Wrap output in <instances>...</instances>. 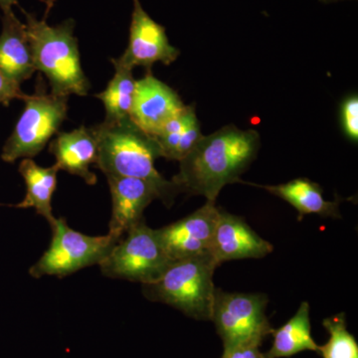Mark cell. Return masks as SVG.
<instances>
[{"label": "cell", "instance_id": "cell-8", "mask_svg": "<svg viewBox=\"0 0 358 358\" xmlns=\"http://www.w3.org/2000/svg\"><path fill=\"white\" fill-rule=\"evenodd\" d=\"M267 305L264 294L227 293L216 288L211 320L222 339L224 350L246 343L262 345L274 331L266 315Z\"/></svg>", "mask_w": 358, "mask_h": 358}, {"label": "cell", "instance_id": "cell-2", "mask_svg": "<svg viewBox=\"0 0 358 358\" xmlns=\"http://www.w3.org/2000/svg\"><path fill=\"white\" fill-rule=\"evenodd\" d=\"M91 128L98 143L96 169L106 176L140 178L154 183L164 195V204L171 206L178 188L155 169V160L162 154L154 136L138 128L131 117L103 121Z\"/></svg>", "mask_w": 358, "mask_h": 358}, {"label": "cell", "instance_id": "cell-7", "mask_svg": "<svg viewBox=\"0 0 358 358\" xmlns=\"http://www.w3.org/2000/svg\"><path fill=\"white\" fill-rule=\"evenodd\" d=\"M52 239L48 249L29 268L34 279L44 275L63 278L82 268L99 265L119 239L108 233L89 236L72 229L65 218H56L50 225Z\"/></svg>", "mask_w": 358, "mask_h": 358}, {"label": "cell", "instance_id": "cell-10", "mask_svg": "<svg viewBox=\"0 0 358 358\" xmlns=\"http://www.w3.org/2000/svg\"><path fill=\"white\" fill-rule=\"evenodd\" d=\"M179 53L178 49L169 43L166 28L145 13L140 0H134L128 48L117 60L133 70L141 66L150 71L155 63L171 65Z\"/></svg>", "mask_w": 358, "mask_h": 358}, {"label": "cell", "instance_id": "cell-13", "mask_svg": "<svg viewBox=\"0 0 358 358\" xmlns=\"http://www.w3.org/2000/svg\"><path fill=\"white\" fill-rule=\"evenodd\" d=\"M274 246L259 236L243 218L220 208L210 248L218 265L238 259H260L272 253Z\"/></svg>", "mask_w": 358, "mask_h": 358}, {"label": "cell", "instance_id": "cell-9", "mask_svg": "<svg viewBox=\"0 0 358 358\" xmlns=\"http://www.w3.org/2000/svg\"><path fill=\"white\" fill-rule=\"evenodd\" d=\"M219 214L220 208L215 202L207 201L186 217L157 229L171 260L176 262L210 253Z\"/></svg>", "mask_w": 358, "mask_h": 358}, {"label": "cell", "instance_id": "cell-19", "mask_svg": "<svg viewBox=\"0 0 358 358\" xmlns=\"http://www.w3.org/2000/svg\"><path fill=\"white\" fill-rule=\"evenodd\" d=\"M310 331V305L308 301H303L292 319L273 331L272 346L265 353V357H289L306 350L319 352L320 345L313 338Z\"/></svg>", "mask_w": 358, "mask_h": 358}, {"label": "cell", "instance_id": "cell-24", "mask_svg": "<svg viewBox=\"0 0 358 358\" xmlns=\"http://www.w3.org/2000/svg\"><path fill=\"white\" fill-rule=\"evenodd\" d=\"M260 346L256 343H246L224 350L221 358H266L265 353L260 352Z\"/></svg>", "mask_w": 358, "mask_h": 358}, {"label": "cell", "instance_id": "cell-5", "mask_svg": "<svg viewBox=\"0 0 358 358\" xmlns=\"http://www.w3.org/2000/svg\"><path fill=\"white\" fill-rule=\"evenodd\" d=\"M23 101L22 115L2 148L1 159L9 164L36 157L67 117L68 96L47 93L40 76L35 93Z\"/></svg>", "mask_w": 358, "mask_h": 358}, {"label": "cell", "instance_id": "cell-14", "mask_svg": "<svg viewBox=\"0 0 358 358\" xmlns=\"http://www.w3.org/2000/svg\"><path fill=\"white\" fill-rule=\"evenodd\" d=\"M49 152L56 159L59 171L79 176L88 185H95L96 174L90 167L96 166L98 143L92 128L81 126L68 133H60L49 145Z\"/></svg>", "mask_w": 358, "mask_h": 358}, {"label": "cell", "instance_id": "cell-3", "mask_svg": "<svg viewBox=\"0 0 358 358\" xmlns=\"http://www.w3.org/2000/svg\"><path fill=\"white\" fill-rule=\"evenodd\" d=\"M22 13L35 69L47 78L51 93L65 96L88 95L91 84L82 68L74 35L75 21L67 20L51 26L23 9Z\"/></svg>", "mask_w": 358, "mask_h": 358}, {"label": "cell", "instance_id": "cell-1", "mask_svg": "<svg viewBox=\"0 0 358 358\" xmlns=\"http://www.w3.org/2000/svg\"><path fill=\"white\" fill-rule=\"evenodd\" d=\"M260 136L254 129L226 126L203 136L189 155L179 162L173 178L178 192L202 195L216 201L224 186L241 182L240 176L256 159Z\"/></svg>", "mask_w": 358, "mask_h": 358}, {"label": "cell", "instance_id": "cell-16", "mask_svg": "<svg viewBox=\"0 0 358 358\" xmlns=\"http://www.w3.org/2000/svg\"><path fill=\"white\" fill-rule=\"evenodd\" d=\"M288 202L299 212L300 220L305 215L317 214L322 217H339V201H327L317 183L308 178H296L279 185H256Z\"/></svg>", "mask_w": 358, "mask_h": 358}, {"label": "cell", "instance_id": "cell-12", "mask_svg": "<svg viewBox=\"0 0 358 358\" xmlns=\"http://www.w3.org/2000/svg\"><path fill=\"white\" fill-rule=\"evenodd\" d=\"M112 195L109 234L121 239L131 227L145 220L143 212L155 199L164 201L159 188L150 181L124 176H106Z\"/></svg>", "mask_w": 358, "mask_h": 358}, {"label": "cell", "instance_id": "cell-25", "mask_svg": "<svg viewBox=\"0 0 358 358\" xmlns=\"http://www.w3.org/2000/svg\"><path fill=\"white\" fill-rule=\"evenodd\" d=\"M18 3V0H0V8L2 11L11 10L13 6Z\"/></svg>", "mask_w": 358, "mask_h": 358}, {"label": "cell", "instance_id": "cell-4", "mask_svg": "<svg viewBox=\"0 0 358 358\" xmlns=\"http://www.w3.org/2000/svg\"><path fill=\"white\" fill-rule=\"evenodd\" d=\"M218 266L211 253L176 261L157 282L143 285V293L148 300L166 303L192 319L211 320L213 275Z\"/></svg>", "mask_w": 358, "mask_h": 358}, {"label": "cell", "instance_id": "cell-15", "mask_svg": "<svg viewBox=\"0 0 358 358\" xmlns=\"http://www.w3.org/2000/svg\"><path fill=\"white\" fill-rule=\"evenodd\" d=\"M0 34V72L13 83L20 86L36 72L31 49L21 22L13 9L3 11Z\"/></svg>", "mask_w": 358, "mask_h": 358}, {"label": "cell", "instance_id": "cell-18", "mask_svg": "<svg viewBox=\"0 0 358 358\" xmlns=\"http://www.w3.org/2000/svg\"><path fill=\"white\" fill-rule=\"evenodd\" d=\"M18 171L25 181L26 195L16 207L34 208L51 225L56 220L52 211V197L57 186L58 166L54 164L42 167L32 159H24L20 162Z\"/></svg>", "mask_w": 358, "mask_h": 358}, {"label": "cell", "instance_id": "cell-21", "mask_svg": "<svg viewBox=\"0 0 358 358\" xmlns=\"http://www.w3.org/2000/svg\"><path fill=\"white\" fill-rule=\"evenodd\" d=\"M322 326L329 334L326 345L319 346L322 358H358L357 339L348 331L345 313L322 320Z\"/></svg>", "mask_w": 358, "mask_h": 358}, {"label": "cell", "instance_id": "cell-17", "mask_svg": "<svg viewBox=\"0 0 358 358\" xmlns=\"http://www.w3.org/2000/svg\"><path fill=\"white\" fill-rule=\"evenodd\" d=\"M202 136L194 106L185 105L154 138L162 157L180 162L192 152Z\"/></svg>", "mask_w": 358, "mask_h": 358}, {"label": "cell", "instance_id": "cell-11", "mask_svg": "<svg viewBox=\"0 0 358 358\" xmlns=\"http://www.w3.org/2000/svg\"><path fill=\"white\" fill-rule=\"evenodd\" d=\"M185 107L173 89L148 71L136 81L131 120L145 134L155 136Z\"/></svg>", "mask_w": 358, "mask_h": 358}, {"label": "cell", "instance_id": "cell-20", "mask_svg": "<svg viewBox=\"0 0 358 358\" xmlns=\"http://www.w3.org/2000/svg\"><path fill=\"white\" fill-rule=\"evenodd\" d=\"M115 67L114 77L102 93L96 98L102 101L106 110L105 122H119L131 117L136 80L133 69L112 59Z\"/></svg>", "mask_w": 358, "mask_h": 358}, {"label": "cell", "instance_id": "cell-23", "mask_svg": "<svg viewBox=\"0 0 358 358\" xmlns=\"http://www.w3.org/2000/svg\"><path fill=\"white\" fill-rule=\"evenodd\" d=\"M26 94L21 91L20 86L13 83L0 72V105L8 106L15 99L24 100Z\"/></svg>", "mask_w": 358, "mask_h": 358}, {"label": "cell", "instance_id": "cell-6", "mask_svg": "<svg viewBox=\"0 0 358 358\" xmlns=\"http://www.w3.org/2000/svg\"><path fill=\"white\" fill-rule=\"evenodd\" d=\"M173 263L157 230L143 220L115 244L99 266L105 277L148 285L157 282Z\"/></svg>", "mask_w": 358, "mask_h": 358}, {"label": "cell", "instance_id": "cell-22", "mask_svg": "<svg viewBox=\"0 0 358 358\" xmlns=\"http://www.w3.org/2000/svg\"><path fill=\"white\" fill-rule=\"evenodd\" d=\"M341 122L343 131L350 140L357 141L358 138V98L350 96L341 106Z\"/></svg>", "mask_w": 358, "mask_h": 358}]
</instances>
